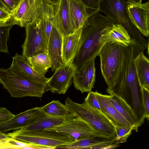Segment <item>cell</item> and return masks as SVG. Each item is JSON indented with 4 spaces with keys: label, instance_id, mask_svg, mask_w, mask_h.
Wrapping results in <instances>:
<instances>
[{
    "label": "cell",
    "instance_id": "5bb4252c",
    "mask_svg": "<svg viewBox=\"0 0 149 149\" xmlns=\"http://www.w3.org/2000/svg\"><path fill=\"white\" fill-rule=\"evenodd\" d=\"M45 114L40 107L27 110L14 116L6 122L0 125V131L5 133L12 130H17L33 124Z\"/></svg>",
    "mask_w": 149,
    "mask_h": 149
},
{
    "label": "cell",
    "instance_id": "30bf717a",
    "mask_svg": "<svg viewBox=\"0 0 149 149\" xmlns=\"http://www.w3.org/2000/svg\"><path fill=\"white\" fill-rule=\"evenodd\" d=\"M46 129L65 133L74 138L75 141L93 136L109 138L100 134L87 122L78 117H75L59 125Z\"/></svg>",
    "mask_w": 149,
    "mask_h": 149
},
{
    "label": "cell",
    "instance_id": "277c9868",
    "mask_svg": "<svg viewBox=\"0 0 149 149\" xmlns=\"http://www.w3.org/2000/svg\"><path fill=\"white\" fill-rule=\"evenodd\" d=\"M0 83L13 97L41 98L45 91V86L23 78L9 68L0 69Z\"/></svg>",
    "mask_w": 149,
    "mask_h": 149
},
{
    "label": "cell",
    "instance_id": "7402d4cb",
    "mask_svg": "<svg viewBox=\"0 0 149 149\" xmlns=\"http://www.w3.org/2000/svg\"><path fill=\"white\" fill-rule=\"evenodd\" d=\"M142 51L133 60L138 80L142 88L149 91V61Z\"/></svg>",
    "mask_w": 149,
    "mask_h": 149
},
{
    "label": "cell",
    "instance_id": "2e32d148",
    "mask_svg": "<svg viewBox=\"0 0 149 149\" xmlns=\"http://www.w3.org/2000/svg\"><path fill=\"white\" fill-rule=\"evenodd\" d=\"M119 144L116 141V138H107L93 136L57 147L56 148L74 149H108L117 147Z\"/></svg>",
    "mask_w": 149,
    "mask_h": 149
},
{
    "label": "cell",
    "instance_id": "9c48e42d",
    "mask_svg": "<svg viewBox=\"0 0 149 149\" xmlns=\"http://www.w3.org/2000/svg\"><path fill=\"white\" fill-rule=\"evenodd\" d=\"M77 69L72 62L56 68L46 84L45 91L59 94H65L72 84L73 77Z\"/></svg>",
    "mask_w": 149,
    "mask_h": 149
},
{
    "label": "cell",
    "instance_id": "7bdbcfd3",
    "mask_svg": "<svg viewBox=\"0 0 149 149\" xmlns=\"http://www.w3.org/2000/svg\"><path fill=\"white\" fill-rule=\"evenodd\" d=\"M43 1L54 5L57 3L58 0H42Z\"/></svg>",
    "mask_w": 149,
    "mask_h": 149
},
{
    "label": "cell",
    "instance_id": "603a6c76",
    "mask_svg": "<svg viewBox=\"0 0 149 149\" xmlns=\"http://www.w3.org/2000/svg\"><path fill=\"white\" fill-rule=\"evenodd\" d=\"M109 98L119 112L133 127L134 130L138 132L137 118L132 109L122 99L113 94L109 95Z\"/></svg>",
    "mask_w": 149,
    "mask_h": 149
},
{
    "label": "cell",
    "instance_id": "4fadbf2b",
    "mask_svg": "<svg viewBox=\"0 0 149 149\" xmlns=\"http://www.w3.org/2000/svg\"><path fill=\"white\" fill-rule=\"evenodd\" d=\"M95 59L77 68L72 78L74 85L82 93L89 92L94 87L95 80Z\"/></svg>",
    "mask_w": 149,
    "mask_h": 149
},
{
    "label": "cell",
    "instance_id": "4dcf8cb0",
    "mask_svg": "<svg viewBox=\"0 0 149 149\" xmlns=\"http://www.w3.org/2000/svg\"><path fill=\"white\" fill-rule=\"evenodd\" d=\"M101 0H80L86 8L89 16L99 12Z\"/></svg>",
    "mask_w": 149,
    "mask_h": 149
},
{
    "label": "cell",
    "instance_id": "d590c367",
    "mask_svg": "<svg viewBox=\"0 0 149 149\" xmlns=\"http://www.w3.org/2000/svg\"><path fill=\"white\" fill-rule=\"evenodd\" d=\"M41 0H28L30 7L31 22L33 19L37 12V7Z\"/></svg>",
    "mask_w": 149,
    "mask_h": 149
},
{
    "label": "cell",
    "instance_id": "cb8c5ba5",
    "mask_svg": "<svg viewBox=\"0 0 149 149\" xmlns=\"http://www.w3.org/2000/svg\"><path fill=\"white\" fill-rule=\"evenodd\" d=\"M72 24L75 30L82 27L89 16L86 8L80 0H69Z\"/></svg>",
    "mask_w": 149,
    "mask_h": 149
},
{
    "label": "cell",
    "instance_id": "484cf974",
    "mask_svg": "<svg viewBox=\"0 0 149 149\" xmlns=\"http://www.w3.org/2000/svg\"><path fill=\"white\" fill-rule=\"evenodd\" d=\"M16 25L25 27L31 22L30 7L28 0H21L17 8L11 13Z\"/></svg>",
    "mask_w": 149,
    "mask_h": 149
},
{
    "label": "cell",
    "instance_id": "8992f818",
    "mask_svg": "<svg viewBox=\"0 0 149 149\" xmlns=\"http://www.w3.org/2000/svg\"><path fill=\"white\" fill-rule=\"evenodd\" d=\"M10 137L27 143L56 149L57 147L72 143L75 139L60 132L46 129L29 131L17 130L7 134Z\"/></svg>",
    "mask_w": 149,
    "mask_h": 149
},
{
    "label": "cell",
    "instance_id": "d6986e66",
    "mask_svg": "<svg viewBox=\"0 0 149 149\" xmlns=\"http://www.w3.org/2000/svg\"><path fill=\"white\" fill-rule=\"evenodd\" d=\"M40 18V26L44 42L47 49L54 14L53 6L41 0L37 7Z\"/></svg>",
    "mask_w": 149,
    "mask_h": 149
},
{
    "label": "cell",
    "instance_id": "ba28073f",
    "mask_svg": "<svg viewBox=\"0 0 149 149\" xmlns=\"http://www.w3.org/2000/svg\"><path fill=\"white\" fill-rule=\"evenodd\" d=\"M40 22L37 11L33 19L25 26L26 37L22 47V56L26 59L37 54L47 52L42 37Z\"/></svg>",
    "mask_w": 149,
    "mask_h": 149
},
{
    "label": "cell",
    "instance_id": "e575fe53",
    "mask_svg": "<svg viewBox=\"0 0 149 149\" xmlns=\"http://www.w3.org/2000/svg\"><path fill=\"white\" fill-rule=\"evenodd\" d=\"M15 115L10 112L6 108H0V125L8 121L13 118Z\"/></svg>",
    "mask_w": 149,
    "mask_h": 149
},
{
    "label": "cell",
    "instance_id": "60d3db41",
    "mask_svg": "<svg viewBox=\"0 0 149 149\" xmlns=\"http://www.w3.org/2000/svg\"><path fill=\"white\" fill-rule=\"evenodd\" d=\"M7 139L0 141V149H10L6 142Z\"/></svg>",
    "mask_w": 149,
    "mask_h": 149
},
{
    "label": "cell",
    "instance_id": "ffe728a7",
    "mask_svg": "<svg viewBox=\"0 0 149 149\" xmlns=\"http://www.w3.org/2000/svg\"><path fill=\"white\" fill-rule=\"evenodd\" d=\"M82 27L63 38L62 54L64 64L72 62L78 49Z\"/></svg>",
    "mask_w": 149,
    "mask_h": 149
},
{
    "label": "cell",
    "instance_id": "ab89813d",
    "mask_svg": "<svg viewBox=\"0 0 149 149\" xmlns=\"http://www.w3.org/2000/svg\"><path fill=\"white\" fill-rule=\"evenodd\" d=\"M0 8L10 13H11L12 12L6 6L2 0H0Z\"/></svg>",
    "mask_w": 149,
    "mask_h": 149
},
{
    "label": "cell",
    "instance_id": "f546056e",
    "mask_svg": "<svg viewBox=\"0 0 149 149\" xmlns=\"http://www.w3.org/2000/svg\"><path fill=\"white\" fill-rule=\"evenodd\" d=\"M13 26H0V52L8 54L7 42L9 38V32Z\"/></svg>",
    "mask_w": 149,
    "mask_h": 149
},
{
    "label": "cell",
    "instance_id": "d6a6232c",
    "mask_svg": "<svg viewBox=\"0 0 149 149\" xmlns=\"http://www.w3.org/2000/svg\"><path fill=\"white\" fill-rule=\"evenodd\" d=\"M10 149H23L24 148L31 146L32 143L22 141L10 137L6 141Z\"/></svg>",
    "mask_w": 149,
    "mask_h": 149
},
{
    "label": "cell",
    "instance_id": "7c38bea8",
    "mask_svg": "<svg viewBox=\"0 0 149 149\" xmlns=\"http://www.w3.org/2000/svg\"><path fill=\"white\" fill-rule=\"evenodd\" d=\"M127 10L130 19L143 36L149 35V2L134 3L127 1Z\"/></svg>",
    "mask_w": 149,
    "mask_h": 149
},
{
    "label": "cell",
    "instance_id": "e0dca14e",
    "mask_svg": "<svg viewBox=\"0 0 149 149\" xmlns=\"http://www.w3.org/2000/svg\"><path fill=\"white\" fill-rule=\"evenodd\" d=\"M99 102L102 113L113 125L133 127L119 112L110 101L109 95L94 92Z\"/></svg>",
    "mask_w": 149,
    "mask_h": 149
},
{
    "label": "cell",
    "instance_id": "74e56055",
    "mask_svg": "<svg viewBox=\"0 0 149 149\" xmlns=\"http://www.w3.org/2000/svg\"><path fill=\"white\" fill-rule=\"evenodd\" d=\"M16 25V23L11 16L8 18L0 19V26H13Z\"/></svg>",
    "mask_w": 149,
    "mask_h": 149
},
{
    "label": "cell",
    "instance_id": "1f68e13d",
    "mask_svg": "<svg viewBox=\"0 0 149 149\" xmlns=\"http://www.w3.org/2000/svg\"><path fill=\"white\" fill-rule=\"evenodd\" d=\"M84 102L90 108L102 113L99 104L94 92L91 91L89 92Z\"/></svg>",
    "mask_w": 149,
    "mask_h": 149
},
{
    "label": "cell",
    "instance_id": "7a4b0ae2",
    "mask_svg": "<svg viewBox=\"0 0 149 149\" xmlns=\"http://www.w3.org/2000/svg\"><path fill=\"white\" fill-rule=\"evenodd\" d=\"M114 24L110 18L100 12L88 17L82 27L79 47L72 61L77 68L99 55L108 41L107 36Z\"/></svg>",
    "mask_w": 149,
    "mask_h": 149
},
{
    "label": "cell",
    "instance_id": "4316f807",
    "mask_svg": "<svg viewBox=\"0 0 149 149\" xmlns=\"http://www.w3.org/2000/svg\"><path fill=\"white\" fill-rule=\"evenodd\" d=\"M41 111L45 114L54 116H65L73 115L65 104L58 100H53L40 107Z\"/></svg>",
    "mask_w": 149,
    "mask_h": 149
},
{
    "label": "cell",
    "instance_id": "ac0fdd59",
    "mask_svg": "<svg viewBox=\"0 0 149 149\" xmlns=\"http://www.w3.org/2000/svg\"><path fill=\"white\" fill-rule=\"evenodd\" d=\"M62 36L53 25L47 50L51 61V69L53 72L58 67L65 64L62 57Z\"/></svg>",
    "mask_w": 149,
    "mask_h": 149
},
{
    "label": "cell",
    "instance_id": "52a82bcc",
    "mask_svg": "<svg viewBox=\"0 0 149 149\" xmlns=\"http://www.w3.org/2000/svg\"><path fill=\"white\" fill-rule=\"evenodd\" d=\"M123 44L113 41L107 42L99 54L102 76L108 86L114 81L119 69Z\"/></svg>",
    "mask_w": 149,
    "mask_h": 149
},
{
    "label": "cell",
    "instance_id": "8d00e7d4",
    "mask_svg": "<svg viewBox=\"0 0 149 149\" xmlns=\"http://www.w3.org/2000/svg\"><path fill=\"white\" fill-rule=\"evenodd\" d=\"M4 3L12 12L17 7L21 0H2Z\"/></svg>",
    "mask_w": 149,
    "mask_h": 149
},
{
    "label": "cell",
    "instance_id": "44dd1931",
    "mask_svg": "<svg viewBox=\"0 0 149 149\" xmlns=\"http://www.w3.org/2000/svg\"><path fill=\"white\" fill-rule=\"evenodd\" d=\"M75 117L74 115L65 116H54L45 115L32 125L20 130L29 131L46 129L59 125Z\"/></svg>",
    "mask_w": 149,
    "mask_h": 149
},
{
    "label": "cell",
    "instance_id": "9a60e30c",
    "mask_svg": "<svg viewBox=\"0 0 149 149\" xmlns=\"http://www.w3.org/2000/svg\"><path fill=\"white\" fill-rule=\"evenodd\" d=\"M11 65L9 68L15 74L25 79L46 86L49 79L35 71L27 59L17 53L13 57Z\"/></svg>",
    "mask_w": 149,
    "mask_h": 149
},
{
    "label": "cell",
    "instance_id": "83f0119b",
    "mask_svg": "<svg viewBox=\"0 0 149 149\" xmlns=\"http://www.w3.org/2000/svg\"><path fill=\"white\" fill-rule=\"evenodd\" d=\"M108 41H113L127 45L131 38L125 29L122 25L114 24L107 36Z\"/></svg>",
    "mask_w": 149,
    "mask_h": 149
},
{
    "label": "cell",
    "instance_id": "836d02e7",
    "mask_svg": "<svg viewBox=\"0 0 149 149\" xmlns=\"http://www.w3.org/2000/svg\"><path fill=\"white\" fill-rule=\"evenodd\" d=\"M142 88L143 101L145 112L146 118L149 119V91L144 88Z\"/></svg>",
    "mask_w": 149,
    "mask_h": 149
},
{
    "label": "cell",
    "instance_id": "3957f363",
    "mask_svg": "<svg viewBox=\"0 0 149 149\" xmlns=\"http://www.w3.org/2000/svg\"><path fill=\"white\" fill-rule=\"evenodd\" d=\"M100 11H102L115 24L121 25L132 39L149 49L148 42L132 23L129 17L126 0H101Z\"/></svg>",
    "mask_w": 149,
    "mask_h": 149
},
{
    "label": "cell",
    "instance_id": "f35d334b",
    "mask_svg": "<svg viewBox=\"0 0 149 149\" xmlns=\"http://www.w3.org/2000/svg\"><path fill=\"white\" fill-rule=\"evenodd\" d=\"M11 13L7 12L0 8V19L8 18L11 16Z\"/></svg>",
    "mask_w": 149,
    "mask_h": 149
},
{
    "label": "cell",
    "instance_id": "6da1fadb",
    "mask_svg": "<svg viewBox=\"0 0 149 149\" xmlns=\"http://www.w3.org/2000/svg\"><path fill=\"white\" fill-rule=\"evenodd\" d=\"M146 49L141 44L131 38L130 42L123 46L122 57L117 74L113 83L106 89L109 94H113L122 99L133 111L143 107L142 88L139 82L133 60Z\"/></svg>",
    "mask_w": 149,
    "mask_h": 149
},
{
    "label": "cell",
    "instance_id": "5b68a950",
    "mask_svg": "<svg viewBox=\"0 0 149 149\" xmlns=\"http://www.w3.org/2000/svg\"><path fill=\"white\" fill-rule=\"evenodd\" d=\"M65 104L75 117L87 122L100 134L108 138H116L113 127L102 113L90 108L84 102L77 103L68 97L65 100Z\"/></svg>",
    "mask_w": 149,
    "mask_h": 149
},
{
    "label": "cell",
    "instance_id": "ee69618b",
    "mask_svg": "<svg viewBox=\"0 0 149 149\" xmlns=\"http://www.w3.org/2000/svg\"><path fill=\"white\" fill-rule=\"evenodd\" d=\"M127 1L134 3H142V0H126Z\"/></svg>",
    "mask_w": 149,
    "mask_h": 149
},
{
    "label": "cell",
    "instance_id": "8fae6325",
    "mask_svg": "<svg viewBox=\"0 0 149 149\" xmlns=\"http://www.w3.org/2000/svg\"><path fill=\"white\" fill-rule=\"evenodd\" d=\"M54 19L53 25L63 38L76 31L72 23L69 9V0H58L53 5Z\"/></svg>",
    "mask_w": 149,
    "mask_h": 149
},
{
    "label": "cell",
    "instance_id": "b9f144b4",
    "mask_svg": "<svg viewBox=\"0 0 149 149\" xmlns=\"http://www.w3.org/2000/svg\"><path fill=\"white\" fill-rule=\"evenodd\" d=\"M10 137L7 135V134L3 133L0 131V141L6 140Z\"/></svg>",
    "mask_w": 149,
    "mask_h": 149
},
{
    "label": "cell",
    "instance_id": "f1b7e54d",
    "mask_svg": "<svg viewBox=\"0 0 149 149\" xmlns=\"http://www.w3.org/2000/svg\"><path fill=\"white\" fill-rule=\"evenodd\" d=\"M113 126L116 132V141L117 144L127 142V138L134 130L133 128L126 126Z\"/></svg>",
    "mask_w": 149,
    "mask_h": 149
},
{
    "label": "cell",
    "instance_id": "d4e9b609",
    "mask_svg": "<svg viewBox=\"0 0 149 149\" xmlns=\"http://www.w3.org/2000/svg\"><path fill=\"white\" fill-rule=\"evenodd\" d=\"M32 68L42 76L45 75L51 68L52 63L47 52L41 53L27 59Z\"/></svg>",
    "mask_w": 149,
    "mask_h": 149
}]
</instances>
